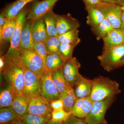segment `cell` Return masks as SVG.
Segmentation results:
<instances>
[{"label": "cell", "instance_id": "cell-23", "mask_svg": "<svg viewBox=\"0 0 124 124\" xmlns=\"http://www.w3.org/2000/svg\"><path fill=\"white\" fill-rule=\"evenodd\" d=\"M29 102L23 94L15 93L11 107L19 118L27 113Z\"/></svg>", "mask_w": 124, "mask_h": 124}, {"label": "cell", "instance_id": "cell-2", "mask_svg": "<svg viewBox=\"0 0 124 124\" xmlns=\"http://www.w3.org/2000/svg\"><path fill=\"white\" fill-rule=\"evenodd\" d=\"M92 91L90 97L93 101L116 97L121 92L119 83L108 77L100 76L93 80Z\"/></svg>", "mask_w": 124, "mask_h": 124}, {"label": "cell", "instance_id": "cell-41", "mask_svg": "<svg viewBox=\"0 0 124 124\" xmlns=\"http://www.w3.org/2000/svg\"><path fill=\"white\" fill-rule=\"evenodd\" d=\"M7 124H23L22 121V120L20 118H18L14 121Z\"/></svg>", "mask_w": 124, "mask_h": 124}, {"label": "cell", "instance_id": "cell-15", "mask_svg": "<svg viewBox=\"0 0 124 124\" xmlns=\"http://www.w3.org/2000/svg\"><path fill=\"white\" fill-rule=\"evenodd\" d=\"M103 50L124 44V28H113L103 38Z\"/></svg>", "mask_w": 124, "mask_h": 124}, {"label": "cell", "instance_id": "cell-21", "mask_svg": "<svg viewBox=\"0 0 124 124\" xmlns=\"http://www.w3.org/2000/svg\"><path fill=\"white\" fill-rule=\"evenodd\" d=\"M16 18L10 20L6 19L2 31L0 32V43L1 47L4 46L9 42L10 39L16 25Z\"/></svg>", "mask_w": 124, "mask_h": 124}, {"label": "cell", "instance_id": "cell-10", "mask_svg": "<svg viewBox=\"0 0 124 124\" xmlns=\"http://www.w3.org/2000/svg\"><path fill=\"white\" fill-rule=\"evenodd\" d=\"M40 78L28 69L24 71L23 94L28 102L40 95Z\"/></svg>", "mask_w": 124, "mask_h": 124}, {"label": "cell", "instance_id": "cell-35", "mask_svg": "<svg viewBox=\"0 0 124 124\" xmlns=\"http://www.w3.org/2000/svg\"><path fill=\"white\" fill-rule=\"evenodd\" d=\"M33 49L42 59L46 69L47 70H48L46 67V60L48 53L45 42H35Z\"/></svg>", "mask_w": 124, "mask_h": 124}, {"label": "cell", "instance_id": "cell-8", "mask_svg": "<svg viewBox=\"0 0 124 124\" xmlns=\"http://www.w3.org/2000/svg\"><path fill=\"white\" fill-rule=\"evenodd\" d=\"M40 79V95L50 103L59 99L60 94L53 81L51 71H45Z\"/></svg>", "mask_w": 124, "mask_h": 124}, {"label": "cell", "instance_id": "cell-47", "mask_svg": "<svg viewBox=\"0 0 124 124\" xmlns=\"http://www.w3.org/2000/svg\"><path fill=\"white\" fill-rule=\"evenodd\" d=\"M121 8L122 11H123V12H124V5L122 6H121Z\"/></svg>", "mask_w": 124, "mask_h": 124}, {"label": "cell", "instance_id": "cell-13", "mask_svg": "<svg viewBox=\"0 0 124 124\" xmlns=\"http://www.w3.org/2000/svg\"><path fill=\"white\" fill-rule=\"evenodd\" d=\"M80 26L78 20L72 17L70 14L56 15V27L59 35L73 29H78Z\"/></svg>", "mask_w": 124, "mask_h": 124}, {"label": "cell", "instance_id": "cell-17", "mask_svg": "<svg viewBox=\"0 0 124 124\" xmlns=\"http://www.w3.org/2000/svg\"><path fill=\"white\" fill-rule=\"evenodd\" d=\"M32 33L34 42H45L48 37L43 17L32 21Z\"/></svg>", "mask_w": 124, "mask_h": 124}, {"label": "cell", "instance_id": "cell-27", "mask_svg": "<svg viewBox=\"0 0 124 124\" xmlns=\"http://www.w3.org/2000/svg\"><path fill=\"white\" fill-rule=\"evenodd\" d=\"M14 92L11 87L8 86L1 91L0 93V108L11 107L13 102Z\"/></svg>", "mask_w": 124, "mask_h": 124}, {"label": "cell", "instance_id": "cell-19", "mask_svg": "<svg viewBox=\"0 0 124 124\" xmlns=\"http://www.w3.org/2000/svg\"><path fill=\"white\" fill-rule=\"evenodd\" d=\"M60 99L63 102L64 110L71 113L73 106L78 99L73 86L68 85L60 94Z\"/></svg>", "mask_w": 124, "mask_h": 124}, {"label": "cell", "instance_id": "cell-30", "mask_svg": "<svg viewBox=\"0 0 124 124\" xmlns=\"http://www.w3.org/2000/svg\"><path fill=\"white\" fill-rule=\"evenodd\" d=\"M20 119L23 124H46L51 119L50 117L28 113Z\"/></svg>", "mask_w": 124, "mask_h": 124}, {"label": "cell", "instance_id": "cell-29", "mask_svg": "<svg viewBox=\"0 0 124 124\" xmlns=\"http://www.w3.org/2000/svg\"><path fill=\"white\" fill-rule=\"evenodd\" d=\"M113 27L105 18L98 26L91 29L92 32L96 37L97 40L102 39L112 29Z\"/></svg>", "mask_w": 124, "mask_h": 124}, {"label": "cell", "instance_id": "cell-31", "mask_svg": "<svg viewBox=\"0 0 124 124\" xmlns=\"http://www.w3.org/2000/svg\"><path fill=\"white\" fill-rule=\"evenodd\" d=\"M19 118L16 115L12 107H8L0 109V124H7L14 121Z\"/></svg>", "mask_w": 124, "mask_h": 124}, {"label": "cell", "instance_id": "cell-6", "mask_svg": "<svg viewBox=\"0 0 124 124\" xmlns=\"http://www.w3.org/2000/svg\"><path fill=\"white\" fill-rule=\"evenodd\" d=\"M116 97H110L104 100L93 102L91 110L85 118L88 124H106L105 114L115 101Z\"/></svg>", "mask_w": 124, "mask_h": 124}, {"label": "cell", "instance_id": "cell-18", "mask_svg": "<svg viewBox=\"0 0 124 124\" xmlns=\"http://www.w3.org/2000/svg\"><path fill=\"white\" fill-rule=\"evenodd\" d=\"M32 21L26 19L22 30L20 49L21 51L33 49L34 42L31 30Z\"/></svg>", "mask_w": 124, "mask_h": 124}, {"label": "cell", "instance_id": "cell-44", "mask_svg": "<svg viewBox=\"0 0 124 124\" xmlns=\"http://www.w3.org/2000/svg\"><path fill=\"white\" fill-rule=\"evenodd\" d=\"M46 124H63L62 122H54L50 120Z\"/></svg>", "mask_w": 124, "mask_h": 124}, {"label": "cell", "instance_id": "cell-3", "mask_svg": "<svg viewBox=\"0 0 124 124\" xmlns=\"http://www.w3.org/2000/svg\"><path fill=\"white\" fill-rule=\"evenodd\" d=\"M25 68L19 62L9 63L1 72L5 80L15 94H23Z\"/></svg>", "mask_w": 124, "mask_h": 124}, {"label": "cell", "instance_id": "cell-4", "mask_svg": "<svg viewBox=\"0 0 124 124\" xmlns=\"http://www.w3.org/2000/svg\"><path fill=\"white\" fill-rule=\"evenodd\" d=\"M124 58V44L106 50H103L98 59L100 64L105 70L110 72L119 68Z\"/></svg>", "mask_w": 124, "mask_h": 124}, {"label": "cell", "instance_id": "cell-7", "mask_svg": "<svg viewBox=\"0 0 124 124\" xmlns=\"http://www.w3.org/2000/svg\"><path fill=\"white\" fill-rule=\"evenodd\" d=\"M96 7L102 12L104 18L113 28H123L121 20L123 11L121 6L117 4L101 2Z\"/></svg>", "mask_w": 124, "mask_h": 124}, {"label": "cell", "instance_id": "cell-24", "mask_svg": "<svg viewBox=\"0 0 124 124\" xmlns=\"http://www.w3.org/2000/svg\"><path fill=\"white\" fill-rule=\"evenodd\" d=\"M57 14L53 10L46 14L44 18L47 33L49 36H58V33L56 27V16Z\"/></svg>", "mask_w": 124, "mask_h": 124}, {"label": "cell", "instance_id": "cell-37", "mask_svg": "<svg viewBox=\"0 0 124 124\" xmlns=\"http://www.w3.org/2000/svg\"><path fill=\"white\" fill-rule=\"evenodd\" d=\"M50 104L53 110H62L64 109L63 102L60 99L53 100L50 103Z\"/></svg>", "mask_w": 124, "mask_h": 124}, {"label": "cell", "instance_id": "cell-16", "mask_svg": "<svg viewBox=\"0 0 124 124\" xmlns=\"http://www.w3.org/2000/svg\"><path fill=\"white\" fill-rule=\"evenodd\" d=\"M93 103L90 97L78 99L72 110V115L85 119L91 110Z\"/></svg>", "mask_w": 124, "mask_h": 124}, {"label": "cell", "instance_id": "cell-12", "mask_svg": "<svg viewBox=\"0 0 124 124\" xmlns=\"http://www.w3.org/2000/svg\"><path fill=\"white\" fill-rule=\"evenodd\" d=\"M53 111L50 103L40 95L32 98L29 101L27 113L51 118Z\"/></svg>", "mask_w": 124, "mask_h": 124}, {"label": "cell", "instance_id": "cell-26", "mask_svg": "<svg viewBox=\"0 0 124 124\" xmlns=\"http://www.w3.org/2000/svg\"><path fill=\"white\" fill-rule=\"evenodd\" d=\"M51 73L54 84L60 94L68 85H69L64 78L62 68L51 71Z\"/></svg>", "mask_w": 124, "mask_h": 124}, {"label": "cell", "instance_id": "cell-32", "mask_svg": "<svg viewBox=\"0 0 124 124\" xmlns=\"http://www.w3.org/2000/svg\"><path fill=\"white\" fill-rule=\"evenodd\" d=\"M45 43L48 54H59V48L61 42L58 36H48Z\"/></svg>", "mask_w": 124, "mask_h": 124}, {"label": "cell", "instance_id": "cell-34", "mask_svg": "<svg viewBox=\"0 0 124 124\" xmlns=\"http://www.w3.org/2000/svg\"><path fill=\"white\" fill-rule=\"evenodd\" d=\"M71 115L67 112L64 109L62 110H53L51 113V120L54 122L63 123Z\"/></svg>", "mask_w": 124, "mask_h": 124}, {"label": "cell", "instance_id": "cell-45", "mask_svg": "<svg viewBox=\"0 0 124 124\" xmlns=\"http://www.w3.org/2000/svg\"><path fill=\"white\" fill-rule=\"evenodd\" d=\"M121 20H122V26H123V28H124V12L123 11L122 14Z\"/></svg>", "mask_w": 124, "mask_h": 124}, {"label": "cell", "instance_id": "cell-43", "mask_svg": "<svg viewBox=\"0 0 124 124\" xmlns=\"http://www.w3.org/2000/svg\"><path fill=\"white\" fill-rule=\"evenodd\" d=\"M117 4L119 5L120 6L124 5V0H115Z\"/></svg>", "mask_w": 124, "mask_h": 124}, {"label": "cell", "instance_id": "cell-1", "mask_svg": "<svg viewBox=\"0 0 124 124\" xmlns=\"http://www.w3.org/2000/svg\"><path fill=\"white\" fill-rule=\"evenodd\" d=\"M28 5L24 7L16 17V25L10 40V45L4 55L7 65L12 62H18L22 51L20 50L21 35L23 26L28 12Z\"/></svg>", "mask_w": 124, "mask_h": 124}, {"label": "cell", "instance_id": "cell-5", "mask_svg": "<svg viewBox=\"0 0 124 124\" xmlns=\"http://www.w3.org/2000/svg\"><path fill=\"white\" fill-rule=\"evenodd\" d=\"M19 62L39 78L47 70L42 59L33 48L22 51Z\"/></svg>", "mask_w": 124, "mask_h": 124}, {"label": "cell", "instance_id": "cell-28", "mask_svg": "<svg viewBox=\"0 0 124 124\" xmlns=\"http://www.w3.org/2000/svg\"><path fill=\"white\" fill-rule=\"evenodd\" d=\"M79 32L78 29H74L59 35L58 37L62 44L78 45L80 41V39L79 38Z\"/></svg>", "mask_w": 124, "mask_h": 124}, {"label": "cell", "instance_id": "cell-11", "mask_svg": "<svg viewBox=\"0 0 124 124\" xmlns=\"http://www.w3.org/2000/svg\"><path fill=\"white\" fill-rule=\"evenodd\" d=\"M80 67V63L75 57L65 62L62 69L65 80L69 85L73 87L80 80L82 76L79 72Z\"/></svg>", "mask_w": 124, "mask_h": 124}, {"label": "cell", "instance_id": "cell-46", "mask_svg": "<svg viewBox=\"0 0 124 124\" xmlns=\"http://www.w3.org/2000/svg\"><path fill=\"white\" fill-rule=\"evenodd\" d=\"M124 66V58L123 59V60H122L120 64V67L123 66Z\"/></svg>", "mask_w": 124, "mask_h": 124}, {"label": "cell", "instance_id": "cell-42", "mask_svg": "<svg viewBox=\"0 0 124 124\" xmlns=\"http://www.w3.org/2000/svg\"><path fill=\"white\" fill-rule=\"evenodd\" d=\"M100 0L101 1V2H104V3L117 4L115 0Z\"/></svg>", "mask_w": 124, "mask_h": 124}, {"label": "cell", "instance_id": "cell-39", "mask_svg": "<svg viewBox=\"0 0 124 124\" xmlns=\"http://www.w3.org/2000/svg\"><path fill=\"white\" fill-rule=\"evenodd\" d=\"M7 66V62L6 61L4 55H1L0 58V70L1 73L5 69Z\"/></svg>", "mask_w": 124, "mask_h": 124}, {"label": "cell", "instance_id": "cell-14", "mask_svg": "<svg viewBox=\"0 0 124 124\" xmlns=\"http://www.w3.org/2000/svg\"><path fill=\"white\" fill-rule=\"evenodd\" d=\"M42 0H16L10 3L4 8L1 13L6 19H15L24 7L34 1Z\"/></svg>", "mask_w": 124, "mask_h": 124}, {"label": "cell", "instance_id": "cell-25", "mask_svg": "<svg viewBox=\"0 0 124 124\" xmlns=\"http://www.w3.org/2000/svg\"><path fill=\"white\" fill-rule=\"evenodd\" d=\"M65 62L59 54H48L46 60V67L47 70L51 71L62 68Z\"/></svg>", "mask_w": 124, "mask_h": 124}, {"label": "cell", "instance_id": "cell-36", "mask_svg": "<svg viewBox=\"0 0 124 124\" xmlns=\"http://www.w3.org/2000/svg\"><path fill=\"white\" fill-rule=\"evenodd\" d=\"M63 124H88L85 119L71 115L67 119L63 122Z\"/></svg>", "mask_w": 124, "mask_h": 124}, {"label": "cell", "instance_id": "cell-40", "mask_svg": "<svg viewBox=\"0 0 124 124\" xmlns=\"http://www.w3.org/2000/svg\"><path fill=\"white\" fill-rule=\"evenodd\" d=\"M6 18L5 17L4 15L1 13L0 15V32L2 31V28L4 25L6 21Z\"/></svg>", "mask_w": 124, "mask_h": 124}, {"label": "cell", "instance_id": "cell-38", "mask_svg": "<svg viewBox=\"0 0 124 124\" xmlns=\"http://www.w3.org/2000/svg\"><path fill=\"white\" fill-rule=\"evenodd\" d=\"M85 7H96L101 3L100 0H82Z\"/></svg>", "mask_w": 124, "mask_h": 124}, {"label": "cell", "instance_id": "cell-22", "mask_svg": "<svg viewBox=\"0 0 124 124\" xmlns=\"http://www.w3.org/2000/svg\"><path fill=\"white\" fill-rule=\"evenodd\" d=\"M85 8L88 13L86 23L91 29L97 26L104 20V16L97 7H85Z\"/></svg>", "mask_w": 124, "mask_h": 124}, {"label": "cell", "instance_id": "cell-9", "mask_svg": "<svg viewBox=\"0 0 124 124\" xmlns=\"http://www.w3.org/2000/svg\"><path fill=\"white\" fill-rule=\"evenodd\" d=\"M59 0H42L33 1L29 4L26 19L32 21L43 17L46 13L53 10Z\"/></svg>", "mask_w": 124, "mask_h": 124}, {"label": "cell", "instance_id": "cell-20", "mask_svg": "<svg viewBox=\"0 0 124 124\" xmlns=\"http://www.w3.org/2000/svg\"><path fill=\"white\" fill-rule=\"evenodd\" d=\"M93 80L81 76L80 80L75 86V91L78 98L89 97L93 86Z\"/></svg>", "mask_w": 124, "mask_h": 124}, {"label": "cell", "instance_id": "cell-33", "mask_svg": "<svg viewBox=\"0 0 124 124\" xmlns=\"http://www.w3.org/2000/svg\"><path fill=\"white\" fill-rule=\"evenodd\" d=\"M77 44H62L59 48V54L65 61L73 58V51L77 46Z\"/></svg>", "mask_w": 124, "mask_h": 124}]
</instances>
